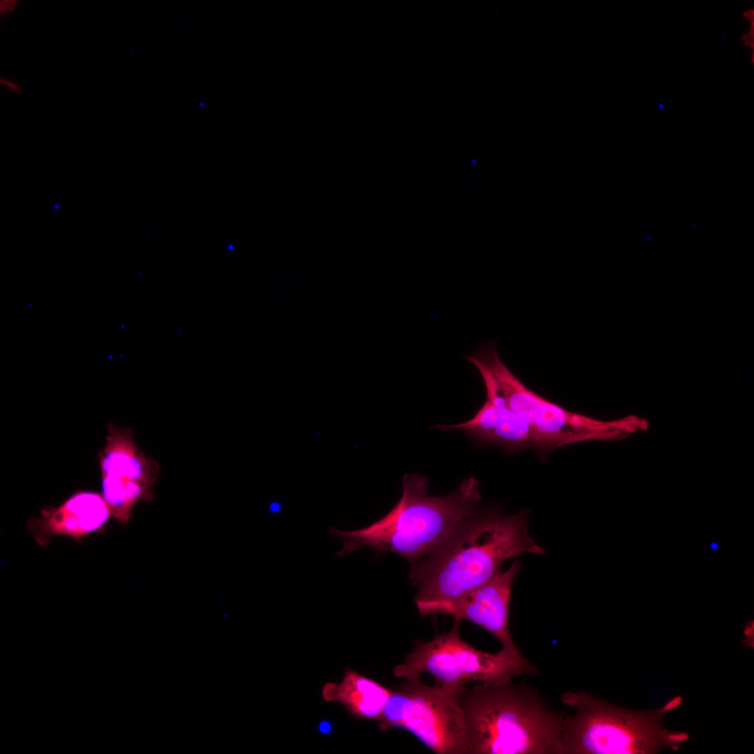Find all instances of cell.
<instances>
[{
    "label": "cell",
    "instance_id": "obj_1",
    "mask_svg": "<svg viewBox=\"0 0 754 754\" xmlns=\"http://www.w3.org/2000/svg\"><path fill=\"white\" fill-rule=\"evenodd\" d=\"M528 514L479 511L461 519L424 559L411 564L415 602L450 600L486 582L503 563L524 553L543 554L529 535Z\"/></svg>",
    "mask_w": 754,
    "mask_h": 754
},
{
    "label": "cell",
    "instance_id": "obj_2",
    "mask_svg": "<svg viewBox=\"0 0 754 754\" xmlns=\"http://www.w3.org/2000/svg\"><path fill=\"white\" fill-rule=\"evenodd\" d=\"M428 483L426 476L405 474L401 498L383 518L355 531L329 527L330 534L343 542L335 554L343 557L365 546L378 553L396 554L411 564L428 555L461 519L478 510L482 500L480 483L473 477L443 496L429 495Z\"/></svg>",
    "mask_w": 754,
    "mask_h": 754
},
{
    "label": "cell",
    "instance_id": "obj_3",
    "mask_svg": "<svg viewBox=\"0 0 754 754\" xmlns=\"http://www.w3.org/2000/svg\"><path fill=\"white\" fill-rule=\"evenodd\" d=\"M468 754H563L566 714L531 688L511 681L464 686Z\"/></svg>",
    "mask_w": 754,
    "mask_h": 754
},
{
    "label": "cell",
    "instance_id": "obj_4",
    "mask_svg": "<svg viewBox=\"0 0 754 754\" xmlns=\"http://www.w3.org/2000/svg\"><path fill=\"white\" fill-rule=\"evenodd\" d=\"M560 700L575 709L564 720L563 754H655L665 748L678 751L689 737L664 725L678 700L646 711L621 707L584 690L565 692Z\"/></svg>",
    "mask_w": 754,
    "mask_h": 754
},
{
    "label": "cell",
    "instance_id": "obj_5",
    "mask_svg": "<svg viewBox=\"0 0 754 754\" xmlns=\"http://www.w3.org/2000/svg\"><path fill=\"white\" fill-rule=\"evenodd\" d=\"M490 371L508 405L531 427L542 451L589 440L621 439L644 424L628 417L602 421L567 411L528 389L503 363L496 345L488 343L471 356Z\"/></svg>",
    "mask_w": 754,
    "mask_h": 754
},
{
    "label": "cell",
    "instance_id": "obj_6",
    "mask_svg": "<svg viewBox=\"0 0 754 754\" xmlns=\"http://www.w3.org/2000/svg\"><path fill=\"white\" fill-rule=\"evenodd\" d=\"M464 686H428L420 677L406 679L391 689L378 727L382 731L406 729L436 754H468L460 702Z\"/></svg>",
    "mask_w": 754,
    "mask_h": 754
},
{
    "label": "cell",
    "instance_id": "obj_7",
    "mask_svg": "<svg viewBox=\"0 0 754 754\" xmlns=\"http://www.w3.org/2000/svg\"><path fill=\"white\" fill-rule=\"evenodd\" d=\"M460 623L454 620L448 632L417 642L404 662L393 668V675L406 679L427 673L436 683L461 687L471 681L500 684L515 676L538 674L531 663L521 662L504 649L489 653L468 644L460 636Z\"/></svg>",
    "mask_w": 754,
    "mask_h": 754
},
{
    "label": "cell",
    "instance_id": "obj_8",
    "mask_svg": "<svg viewBox=\"0 0 754 754\" xmlns=\"http://www.w3.org/2000/svg\"><path fill=\"white\" fill-rule=\"evenodd\" d=\"M108 433L98 454L101 494L112 517L126 524L138 502L152 498L160 466L139 450L131 428L110 424Z\"/></svg>",
    "mask_w": 754,
    "mask_h": 754
},
{
    "label": "cell",
    "instance_id": "obj_9",
    "mask_svg": "<svg viewBox=\"0 0 754 754\" xmlns=\"http://www.w3.org/2000/svg\"><path fill=\"white\" fill-rule=\"evenodd\" d=\"M521 564L515 559L505 571L450 600L415 602L421 616L438 614L452 616L454 620L469 621L488 631L501 643L502 649L524 663L530 662L512 640L509 627L512 586Z\"/></svg>",
    "mask_w": 754,
    "mask_h": 754
},
{
    "label": "cell",
    "instance_id": "obj_10",
    "mask_svg": "<svg viewBox=\"0 0 754 754\" xmlns=\"http://www.w3.org/2000/svg\"><path fill=\"white\" fill-rule=\"evenodd\" d=\"M487 399L470 420L456 424H436L431 429H460L477 445H493L508 452L524 449L542 451L541 443L529 424L507 405L495 384L485 387Z\"/></svg>",
    "mask_w": 754,
    "mask_h": 754
},
{
    "label": "cell",
    "instance_id": "obj_11",
    "mask_svg": "<svg viewBox=\"0 0 754 754\" xmlns=\"http://www.w3.org/2000/svg\"><path fill=\"white\" fill-rule=\"evenodd\" d=\"M111 517L102 494L79 491L57 507L42 509L38 516L28 520L27 527L36 542L45 547L54 536L78 540L103 531Z\"/></svg>",
    "mask_w": 754,
    "mask_h": 754
},
{
    "label": "cell",
    "instance_id": "obj_12",
    "mask_svg": "<svg viewBox=\"0 0 754 754\" xmlns=\"http://www.w3.org/2000/svg\"><path fill=\"white\" fill-rule=\"evenodd\" d=\"M391 690L348 668L339 683L328 682L323 686L322 695L327 702L342 704L355 718L378 720Z\"/></svg>",
    "mask_w": 754,
    "mask_h": 754
},
{
    "label": "cell",
    "instance_id": "obj_13",
    "mask_svg": "<svg viewBox=\"0 0 754 754\" xmlns=\"http://www.w3.org/2000/svg\"><path fill=\"white\" fill-rule=\"evenodd\" d=\"M744 15L746 17L748 18L749 21L751 22V29L749 30L748 34L744 36L741 38V39H744V44L746 46H749L750 48H752L753 52H754V51H753V47H754V45H753V24H754L753 22L751 24V22L753 20V10H749L745 12Z\"/></svg>",
    "mask_w": 754,
    "mask_h": 754
},
{
    "label": "cell",
    "instance_id": "obj_14",
    "mask_svg": "<svg viewBox=\"0 0 754 754\" xmlns=\"http://www.w3.org/2000/svg\"><path fill=\"white\" fill-rule=\"evenodd\" d=\"M0 84L1 86L6 87L16 94L20 95L22 93L20 87L10 79L2 77L0 80Z\"/></svg>",
    "mask_w": 754,
    "mask_h": 754
},
{
    "label": "cell",
    "instance_id": "obj_15",
    "mask_svg": "<svg viewBox=\"0 0 754 754\" xmlns=\"http://www.w3.org/2000/svg\"><path fill=\"white\" fill-rule=\"evenodd\" d=\"M17 4V1L15 0H3L0 3L1 14L8 13L13 12Z\"/></svg>",
    "mask_w": 754,
    "mask_h": 754
},
{
    "label": "cell",
    "instance_id": "obj_16",
    "mask_svg": "<svg viewBox=\"0 0 754 754\" xmlns=\"http://www.w3.org/2000/svg\"><path fill=\"white\" fill-rule=\"evenodd\" d=\"M318 730L322 734H327L330 732L332 725L327 720H323L318 725Z\"/></svg>",
    "mask_w": 754,
    "mask_h": 754
},
{
    "label": "cell",
    "instance_id": "obj_17",
    "mask_svg": "<svg viewBox=\"0 0 754 754\" xmlns=\"http://www.w3.org/2000/svg\"><path fill=\"white\" fill-rule=\"evenodd\" d=\"M718 548V544L716 542H712L710 544V549L712 550H716Z\"/></svg>",
    "mask_w": 754,
    "mask_h": 754
},
{
    "label": "cell",
    "instance_id": "obj_18",
    "mask_svg": "<svg viewBox=\"0 0 754 754\" xmlns=\"http://www.w3.org/2000/svg\"><path fill=\"white\" fill-rule=\"evenodd\" d=\"M54 207H55L56 209H57V208H58V205H56V206H55Z\"/></svg>",
    "mask_w": 754,
    "mask_h": 754
}]
</instances>
